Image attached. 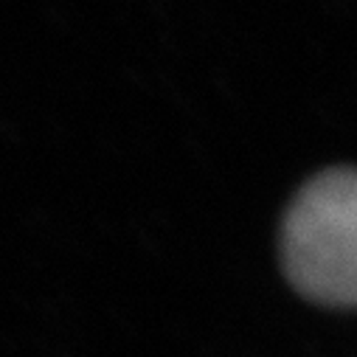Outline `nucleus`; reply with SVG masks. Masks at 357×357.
Here are the masks:
<instances>
[{
    "instance_id": "1",
    "label": "nucleus",
    "mask_w": 357,
    "mask_h": 357,
    "mask_svg": "<svg viewBox=\"0 0 357 357\" xmlns=\"http://www.w3.org/2000/svg\"><path fill=\"white\" fill-rule=\"evenodd\" d=\"M290 284L326 307H357V169H332L293 200L282 228Z\"/></svg>"
}]
</instances>
